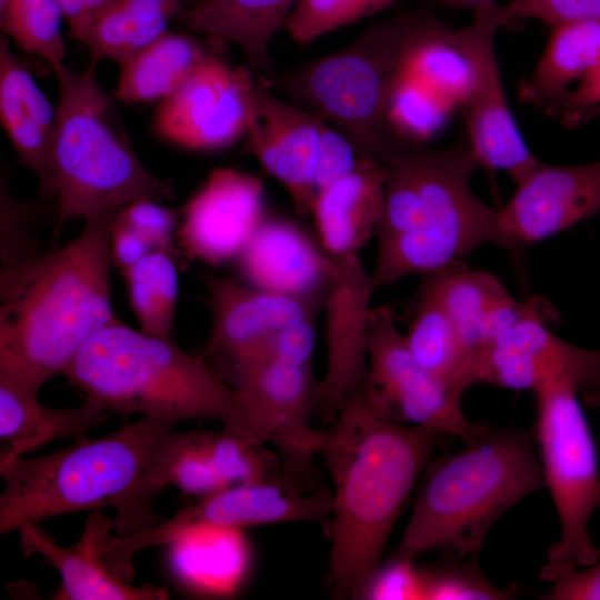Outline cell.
<instances>
[{
  "mask_svg": "<svg viewBox=\"0 0 600 600\" xmlns=\"http://www.w3.org/2000/svg\"><path fill=\"white\" fill-rule=\"evenodd\" d=\"M443 434L376 416L356 391L322 429L319 454L332 480L328 586L356 597L381 563L392 528Z\"/></svg>",
  "mask_w": 600,
  "mask_h": 600,
  "instance_id": "obj_1",
  "label": "cell"
},
{
  "mask_svg": "<svg viewBox=\"0 0 600 600\" xmlns=\"http://www.w3.org/2000/svg\"><path fill=\"white\" fill-rule=\"evenodd\" d=\"M116 211L84 219L79 236L0 273V378L37 396L82 347L118 321L110 300Z\"/></svg>",
  "mask_w": 600,
  "mask_h": 600,
  "instance_id": "obj_2",
  "label": "cell"
},
{
  "mask_svg": "<svg viewBox=\"0 0 600 600\" xmlns=\"http://www.w3.org/2000/svg\"><path fill=\"white\" fill-rule=\"evenodd\" d=\"M382 166L374 291L434 272L484 243L500 246L499 210L469 184L479 163L464 129L447 148L412 143Z\"/></svg>",
  "mask_w": 600,
  "mask_h": 600,
  "instance_id": "obj_3",
  "label": "cell"
},
{
  "mask_svg": "<svg viewBox=\"0 0 600 600\" xmlns=\"http://www.w3.org/2000/svg\"><path fill=\"white\" fill-rule=\"evenodd\" d=\"M63 376L107 411L178 422L214 420L251 443L264 444L269 439L250 397L227 382L201 354L120 320L96 333Z\"/></svg>",
  "mask_w": 600,
  "mask_h": 600,
  "instance_id": "obj_4",
  "label": "cell"
},
{
  "mask_svg": "<svg viewBox=\"0 0 600 600\" xmlns=\"http://www.w3.org/2000/svg\"><path fill=\"white\" fill-rule=\"evenodd\" d=\"M546 488L534 429H498L434 460L421 482L394 556L443 549L479 554L492 526Z\"/></svg>",
  "mask_w": 600,
  "mask_h": 600,
  "instance_id": "obj_5",
  "label": "cell"
},
{
  "mask_svg": "<svg viewBox=\"0 0 600 600\" xmlns=\"http://www.w3.org/2000/svg\"><path fill=\"white\" fill-rule=\"evenodd\" d=\"M433 17L426 9L394 16L336 52L262 79L342 133L359 157L386 164L411 144L392 129L388 103L412 44Z\"/></svg>",
  "mask_w": 600,
  "mask_h": 600,
  "instance_id": "obj_6",
  "label": "cell"
},
{
  "mask_svg": "<svg viewBox=\"0 0 600 600\" xmlns=\"http://www.w3.org/2000/svg\"><path fill=\"white\" fill-rule=\"evenodd\" d=\"M93 69L77 72L64 63L52 69L58 82L53 176L59 211L52 239L71 218L173 197L172 187L137 157Z\"/></svg>",
  "mask_w": 600,
  "mask_h": 600,
  "instance_id": "obj_7",
  "label": "cell"
},
{
  "mask_svg": "<svg viewBox=\"0 0 600 600\" xmlns=\"http://www.w3.org/2000/svg\"><path fill=\"white\" fill-rule=\"evenodd\" d=\"M179 422L142 416L107 436L0 466V533L26 521L117 508L147 476L158 447Z\"/></svg>",
  "mask_w": 600,
  "mask_h": 600,
  "instance_id": "obj_8",
  "label": "cell"
},
{
  "mask_svg": "<svg viewBox=\"0 0 600 600\" xmlns=\"http://www.w3.org/2000/svg\"><path fill=\"white\" fill-rule=\"evenodd\" d=\"M538 454L560 522V538L550 546L540 571L552 582L600 559L589 523L600 508V466L596 441L578 398L564 380H549L533 391Z\"/></svg>",
  "mask_w": 600,
  "mask_h": 600,
  "instance_id": "obj_9",
  "label": "cell"
},
{
  "mask_svg": "<svg viewBox=\"0 0 600 600\" xmlns=\"http://www.w3.org/2000/svg\"><path fill=\"white\" fill-rule=\"evenodd\" d=\"M332 491L307 492L280 477L262 482L226 487L179 510L160 523L129 536H112L101 543L108 568L119 578L133 576L132 559L139 551L170 544L197 529L240 530L291 521H311L330 528Z\"/></svg>",
  "mask_w": 600,
  "mask_h": 600,
  "instance_id": "obj_10",
  "label": "cell"
},
{
  "mask_svg": "<svg viewBox=\"0 0 600 600\" xmlns=\"http://www.w3.org/2000/svg\"><path fill=\"white\" fill-rule=\"evenodd\" d=\"M367 352V373L357 392L376 416L457 437L463 444L488 429V424L469 420L461 407L462 396L446 388L414 359L388 303L370 312Z\"/></svg>",
  "mask_w": 600,
  "mask_h": 600,
  "instance_id": "obj_11",
  "label": "cell"
},
{
  "mask_svg": "<svg viewBox=\"0 0 600 600\" xmlns=\"http://www.w3.org/2000/svg\"><path fill=\"white\" fill-rule=\"evenodd\" d=\"M552 308L542 298L501 331L479 360V383L533 391L549 380H564L582 392L588 407L600 403V349L571 344L548 329Z\"/></svg>",
  "mask_w": 600,
  "mask_h": 600,
  "instance_id": "obj_12",
  "label": "cell"
},
{
  "mask_svg": "<svg viewBox=\"0 0 600 600\" xmlns=\"http://www.w3.org/2000/svg\"><path fill=\"white\" fill-rule=\"evenodd\" d=\"M243 151L289 193L300 214L317 199L320 146L326 122L300 106L279 98L260 77L250 73L247 88Z\"/></svg>",
  "mask_w": 600,
  "mask_h": 600,
  "instance_id": "obj_13",
  "label": "cell"
},
{
  "mask_svg": "<svg viewBox=\"0 0 600 600\" xmlns=\"http://www.w3.org/2000/svg\"><path fill=\"white\" fill-rule=\"evenodd\" d=\"M211 330L203 359L222 378L232 379L252 363L283 327L316 319L322 303L252 288L224 277L206 274Z\"/></svg>",
  "mask_w": 600,
  "mask_h": 600,
  "instance_id": "obj_14",
  "label": "cell"
},
{
  "mask_svg": "<svg viewBox=\"0 0 600 600\" xmlns=\"http://www.w3.org/2000/svg\"><path fill=\"white\" fill-rule=\"evenodd\" d=\"M247 67L232 68L207 52L189 77L161 100L154 131L164 140L196 151L220 150L244 136Z\"/></svg>",
  "mask_w": 600,
  "mask_h": 600,
  "instance_id": "obj_15",
  "label": "cell"
},
{
  "mask_svg": "<svg viewBox=\"0 0 600 600\" xmlns=\"http://www.w3.org/2000/svg\"><path fill=\"white\" fill-rule=\"evenodd\" d=\"M336 271L323 298L326 370L316 388L314 417L332 423L367 373L371 276L359 254L333 259Z\"/></svg>",
  "mask_w": 600,
  "mask_h": 600,
  "instance_id": "obj_16",
  "label": "cell"
},
{
  "mask_svg": "<svg viewBox=\"0 0 600 600\" xmlns=\"http://www.w3.org/2000/svg\"><path fill=\"white\" fill-rule=\"evenodd\" d=\"M317 380L312 366L261 359L242 370L231 386L246 392L261 414L278 450L286 479L302 488L314 473L322 430L314 429Z\"/></svg>",
  "mask_w": 600,
  "mask_h": 600,
  "instance_id": "obj_17",
  "label": "cell"
},
{
  "mask_svg": "<svg viewBox=\"0 0 600 600\" xmlns=\"http://www.w3.org/2000/svg\"><path fill=\"white\" fill-rule=\"evenodd\" d=\"M266 217L261 179L217 168L181 210L178 247L188 259L218 267L239 256Z\"/></svg>",
  "mask_w": 600,
  "mask_h": 600,
  "instance_id": "obj_18",
  "label": "cell"
},
{
  "mask_svg": "<svg viewBox=\"0 0 600 600\" xmlns=\"http://www.w3.org/2000/svg\"><path fill=\"white\" fill-rule=\"evenodd\" d=\"M600 211V158L584 164L540 162L499 210L501 247L551 238Z\"/></svg>",
  "mask_w": 600,
  "mask_h": 600,
  "instance_id": "obj_19",
  "label": "cell"
},
{
  "mask_svg": "<svg viewBox=\"0 0 600 600\" xmlns=\"http://www.w3.org/2000/svg\"><path fill=\"white\" fill-rule=\"evenodd\" d=\"M234 261L252 288L322 304L336 271L320 242L282 218L266 217Z\"/></svg>",
  "mask_w": 600,
  "mask_h": 600,
  "instance_id": "obj_20",
  "label": "cell"
},
{
  "mask_svg": "<svg viewBox=\"0 0 600 600\" xmlns=\"http://www.w3.org/2000/svg\"><path fill=\"white\" fill-rule=\"evenodd\" d=\"M22 551L41 554L60 573L62 587L54 599L63 600H163L158 587H134L117 577L106 564L101 542L114 531L112 518L91 510L80 540L71 547L58 544L38 522L26 521L17 529Z\"/></svg>",
  "mask_w": 600,
  "mask_h": 600,
  "instance_id": "obj_21",
  "label": "cell"
},
{
  "mask_svg": "<svg viewBox=\"0 0 600 600\" xmlns=\"http://www.w3.org/2000/svg\"><path fill=\"white\" fill-rule=\"evenodd\" d=\"M494 37L482 44L476 88L463 106V129L479 166L504 171L517 186L541 161L528 148L512 116L494 53Z\"/></svg>",
  "mask_w": 600,
  "mask_h": 600,
  "instance_id": "obj_22",
  "label": "cell"
},
{
  "mask_svg": "<svg viewBox=\"0 0 600 600\" xmlns=\"http://www.w3.org/2000/svg\"><path fill=\"white\" fill-rule=\"evenodd\" d=\"M422 287L449 314L476 357L478 368L487 346L527 314L538 299L519 302L496 277L469 270L460 260L426 274Z\"/></svg>",
  "mask_w": 600,
  "mask_h": 600,
  "instance_id": "obj_23",
  "label": "cell"
},
{
  "mask_svg": "<svg viewBox=\"0 0 600 600\" xmlns=\"http://www.w3.org/2000/svg\"><path fill=\"white\" fill-rule=\"evenodd\" d=\"M0 118L21 162L37 176L41 196L49 200L54 198L56 109L3 37L0 41Z\"/></svg>",
  "mask_w": 600,
  "mask_h": 600,
  "instance_id": "obj_24",
  "label": "cell"
},
{
  "mask_svg": "<svg viewBox=\"0 0 600 600\" xmlns=\"http://www.w3.org/2000/svg\"><path fill=\"white\" fill-rule=\"evenodd\" d=\"M383 183L384 167L360 157L351 173L317 197L310 213L319 242L330 258L359 254L376 234Z\"/></svg>",
  "mask_w": 600,
  "mask_h": 600,
  "instance_id": "obj_25",
  "label": "cell"
},
{
  "mask_svg": "<svg viewBox=\"0 0 600 600\" xmlns=\"http://www.w3.org/2000/svg\"><path fill=\"white\" fill-rule=\"evenodd\" d=\"M108 418L109 411L88 398L73 409L49 408L37 396L0 378V466L57 439H86Z\"/></svg>",
  "mask_w": 600,
  "mask_h": 600,
  "instance_id": "obj_26",
  "label": "cell"
},
{
  "mask_svg": "<svg viewBox=\"0 0 600 600\" xmlns=\"http://www.w3.org/2000/svg\"><path fill=\"white\" fill-rule=\"evenodd\" d=\"M300 0H204L177 16L180 24L237 44L261 78L272 72L269 47Z\"/></svg>",
  "mask_w": 600,
  "mask_h": 600,
  "instance_id": "obj_27",
  "label": "cell"
},
{
  "mask_svg": "<svg viewBox=\"0 0 600 600\" xmlns=\"http://www.w3.org/2000/svg\"><path fill=\"white\" fill-rule=\"evenodd\" d=\"M600 59V21L552 28L546 50L532 73L518 89L522 104L557 118L574 82H580Z\"/></svg>",
  "mask_w": 600,
  "mask_h": 600,
  "instance_id": "obj_28",
  "label": "cell"
},
{
  "mask_svg": "<svg viewBox=\"0 0 600 600\" xmlns=\"http://www.w3.org/2000/svg\"><path fill=\"white\" fill-rule=\"evenodd\" d=\"M182 9L180 0H116L69 37L87 47L90 67L102 60L119 64L164 33Z\"/></svg>",
  "mask_w": 600,
  "mask_h": 600,
  "instance_id": "obj_29",
  "label": "cell"
},
{
  "mask_svg": "<svg viewBox=\"0 0 600 600\" xmlns=\"http://www.w3.org/2000/svg\"><path fill=\"white\" fill-rule=\"evenodd\" d=\"M406 336L414 359L446 388L463 396L479 383L478 362L439 301L421 287Z\"/></svg>",
  "mask_w": 600,
  "mask_h": 600,
  "instance_id": "obj_30",
  "label": "cell"
},
{
  "mask_svg": "<svg viewBox=\"0 0 600 600\" xmlns=\"http://www.w3.org/2000/svg\"><path fill=\"white\" fill-rule=\"evenodd\" d=\"M208 50L187 33L167 30L119 63L114 97L128 103H149L174 92Z\"/></svg>",
  "mask_w": 600,
  "mask_h": 600,
  "instance_id": "obj_31",
  "label": "cell"
},
{
  "mask_svg": "<svg viewBox=\"0 0 600 600\" xmlns=\"http://www.w3.org/2000/svg\"><path fill=\"white\" fill-rule=\"evenodd\" d=\"M122 273L141 331L171 338L179 284L176 256L152 250Z\"/></svg>",
  "mask_w": 600,
  "mask_h": 600,
  "instance_id": "obj_32",
  "label": "cell"
},
{
  "mask_svg": "<svg viewBox=\"0 0 600 600\" xmlns=\"http://www.w3.org/2000/svg\"><path fill=\"white\" fill-rule=\"evenodd\" d=\"M0 16L1 29L20 49L39 56L51 69L64 63V16L58 0H0Z\"/></svg>",
  "mask_w": 600,
  "mask_h": 600,
  "instance_id": "obj_33",
  "label": "cell"
},
{
  "mask_svg": "<svg viewBox=\"0 0 600 600\" xmlns=\"http://www.w3.org/2000/svg\"><path fill=\"white\" fill-rule=\"evenodd\" d=\"M454 107L449 99L403 71L392 88L388 117L401 139L423 144L443 129Z\"/></svg>",
  "mask_w": 600,
  "mask_h": 600,
  "instance_id": "obj_34",
  "label": "cell"
},
{
  "mask_svg": "<svg viewBox=\"0 0 600 600\" xmlns=\"http://www.w3.org/2000/svg\"><path fill=\"white\" fill-rule=\"evenodd\" d=\"M203 451L226 487L283 477L279 456L226 430L199 431Z\"/></svg>",
  "mask_w": 600,
  "mask_h": 600,
  "instance_id": "obj_35",
  "label": "cell"
},
{
  "mask_svg": "<svg viewBox=\"0 0 600 600\" xmlns=\"http://www.w3.org/2000/svg\"><path fill=\"white\" fill-rule=\"evenodd\" d=\"M397 0H300L283 30L298 43L318 38L371 17Z\"/></svg>",
  "mask_w": 600,
  "mask_h": 600,
  "instance_id": "obj_36",
  "label": "cell"
},
{
  "mask_svg": "<svg viewBox=\"0 0 600 600\" xmlns=\"http://www.w3.org/2000/svg\"><path fill=\"white\" fill-rule=\"evenodd\" d=\"M478 556L421 569L422 599L427 600H509L517 592L493 584L482 572Z\"/></svg>",
  "mask_w": 600,
  "mask_h": 600,
  "instance_id": "obj_37",
  "label": "cell"
},
{
  "mask_svg": "<svg viewBox=\"0 0 600 600\" xmlns=\"http://www.w3.org/2000/svg\"><path fill=\"white\" fill-rule=\"evenodd\" d=\"M32 207L17 200L1 182V271L22 266L40 252L32 234Z\"/></svg>",
  "mask_w": 600,
  "mask_h": 600,
  "instance_id": "obj_38",
  "label": "cell"
},
{
  "mask_svg": "<svg viewBox=\"0 0 600 600\" xmlns=\"http://www.w3.org/2000/svg\"><path fill=\"white\" fill-rule=\"evenodd\" d=\"M354 598L374 600L422 599V572L413 559L392 554L369 576Z\"/></svg>",
  "mask_w": 600,
  "mask_h": 600,
  "instance_id": "obj_39",
  "label": "cell"
},
{
  "mask_svg": "<svg viewBox=\"0 0 600 600\" xmlns=\"http://www.w3.org/2000/svg\"><path fill=\"white\" fill-rule=\"evenodd\" d=\"M114 219L142 236L152 250L178 256L174 246L177 214L153 199L132 201L116 213Z\"/></svg>",
  "mask_w": 600,
  "mask_h": 600,
  "instance_id": "obj_40",
  "label": "cell"
},
{
  "mask_svg": "<svg viewBox=\"0 0 600 600\" xmlns=\"http://www.w3.org/2000/svg\"><path fill=\"white\" fill-rule=\"evenodd\" d=\"M500 9L507 23L516 19H536L554 28L600 21V0H509Z\"/></svg>",
  "mask_w": 600,
  "mask_h": 600,
  "instance_id": "obj_41",
  "label": "cell"
},
{
  "mask_svg": "<svg viewBox=\"0 0 600 600\" xmlns=\"http://www.w3.org/2000/svg\"><path fill=\"white\" fill-rule=\"evenodd\" d=\"M314 322L316 319H304L283 327L270 338L252 363L269 358L312 366L316 346Z\"/></svg>",
  "mask_w": 600,
  "mask_h": 600,
  "instance_id": "obj_42",
  "label": "cell"
},
{
  "mask_svg": "<svg viewBox=\"0 0 600 600\" xmlns=\"http://www.w3.org/2000/svg\"><path fill=\"white\" fill-rule=\"evenodd\" d=\"M359 158L352 143L342 133L327 123L322 132L320 146L316 183L318 196L351 173L357 167Z\"/></svg>",
  "mask_w": 600,
  "mask_h": 600,
  "instance_id": "obj_43",
  "label": "cell"
},
{
  "mask_svg": "<svg viewBox=\"0 0 600 600\" xmlns=\"http://www.w3.org/2000/svg\"><path fill=\"white\" fill-rule=\"evenodd\" d=\"M600 111V59L571 90L558 119L567 128L584 124Z\"/></svg>",
  "mask_w": 600,
  "mask_h": 600,
  "instance_id": "obj_44",
  "label": "cell"
},
{
  "mask_svg": "<svg viewBox=\"0 0 600 600\" xmlns=\"http://www.w3.org/2000/svg\"><path fill=\"white\" fill-rule=\"evenodd\" d=\"M541 600H600V559L583 568L567 572L551 582Z\"/></svg>",
  "mask_w": 600,
  "mask_h": 600,
  "instance_id": "obj_45",
  "label": "cell"
},
{
  "mask_svg": "<svg viewBox=\"0 0 600 600\" xmlns=\"http://www.w3.org/2000/svg\"><path fill=\"white\" fill-rule=\"evenodd\" d=\"M116 217V216H114ZM152 251L148 241L130 227L113 220L110 238L111 264L121 269L130 268Z\"/></svg>",
  "mask_w": 600,
  "mask_h": 600,
  "instance_id": "obj_46",
  "label": "cell"
},
{
  "mask_svg": "<svg viewBox=\"0 0 600 600\" xmlns=\"http://www.w3.org/2000/svg\"><path fill=\"white\" fill-rule=\"evenodd\" d=\"M116 0H58L69 32L78 29Z\"/></svg>",
  "mask_w": 600,
  "mask_h": 600,
  "instance_id": "obj_47",
  "label": "cell"
},
{
  "mask_svg": "<svg viewBox=\"0 0 600 600\" xmlns=\"http://www.w3.org/2000/svg\"><path fill=\"white\" fill-rule=\"evenodd\" d=\"M443 6L454 9H478L484 4L492 3L494 0H440Z\"/></svg>",
  "mask_w": 600,
  "mask_h": 600,
  "instance_id": "obj_48",
  "label": "cell"
},
{
  "mask_svg": "<svg viewBox=\"0 0 600 600\" xmlns=\"http://www.w3.org/2000/svg\"><path fill=\"white\" fill-rule=\"evenodd\" d=\"M599 407H600V403H599Z\"/></svg>",
  "mask_w": 600,
  "mask_h": 600,
  "instance_id": "obj_49",
  "label": "cell"
}]
</instances>
